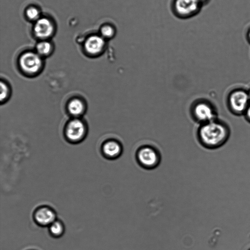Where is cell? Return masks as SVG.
Masks as SVG:
<instances>
[{
    "instance_id": "6da1fadb",
    "label": "cell",
    "mask_w": 250,
    "mask_h": 250,
    "mask_svg": "<svg viewBox=\"0 0 250 250\" xmlns=\"http://www.w3.org/2000/svg\"><path fill=\"white\" fill-rule=\"evenodd\" d=\"M227 131L221 124L213 121L204 123L199 130V137L204 146L209 148L219 146L225 139Z\"/></svg>"
},
{
    "instance_id": "7a4b0ae2",
    "label": "cell",
    "mask_w": 250,
    "mask_h": 250,
    "mask_svg": "<svg viewBox=\"0 0 250 250\" xmlns=\"http://www.w3.org/2000/svg\"><path fill=\"white\" fill-rule=\"evenodd\" d=\"M19 63L21 69L24 72L34 74L38 72L42 67V61L41 56L37 53L29 51L21 55Z\"/></svg>"
},
{
    "instance_id": "3957f363",
    "label": "cell",
    "mask_w": 250,
    "mask_h": 250,
    "mask_svg": "<svg viewBox=\"0 0 250 250\" xmlns=\"http://www.w3.org/2000/svg\"><path fill=\"white\" fill-rule=\"evenodd\" d=\"M33 30L36 37L41 40H46L53 35L55 26L49 18L41 17L35 21Z\"/></svg>"
},
{
    "instance_id": "277c9868",
    "label": "cell",
    "mask_w": 250,
    "mask_h": 250,
    "mask_svg": "<svg viewBox=\"0 0 250 250\" xmlns=\"http://www.w3.org/2000/svg\"><path fill=\"white\" fill-rule=\"evenodd\" d=\"M197 0H175L174 9L176 14L183 18H188L195 14L200 8Z\"/></svg>"
},
{
    "instance_id": "5b68a950",
    "label": "cell",
    "mask_w": 250,
    "mask_h": 250,
    "mask_svg": "<svg viewBox=\"0 0 250 250\" xmlns=\"http://www.w3.org/2000/svg\"><path fill=\"white\" fill-rule=\"evenodd\" d=\"M137 158L141 166L149 168L155 167L159 160V155L156 150L149 146H143L139 149Z\"/></svg>"
},
{
    "instance_id": "8992f818",
    "label": "cell",
    "mask_w": 250,
    "mask_h": 250,
    "mask_svg": "<svg viewBox=\"0 0 250 250\" xmlns=\"http://www.w3.org/2000/svg\"><path fill=\"white\" fill-rule=\"evenodd\" d=\"M105 40L100 35L88 37L84 43V48L87 53L91 55L101 54L105 47Z\"/></svg>"
},
{
    "instance_id": "52a82bcc",
    "label": "cell",
    "mask_w": 250,
    "mask_h": 250,
    "mask_svg": "<svg viewBox=\"0 0 250 250\" xmlns=\"http://www.w3.org/2000/svg\"><path fill=\"white\" fill-rule=\"evenodd\" d=\"M193 113L196 119L205 123L213 121L215 117V113L211 106L204 102H200L195 105Z\"/></svg>"
},
{
    "instance_id": "ba28073f",
    "label": "cell",
    "mask_w": 250,
    "mask_h": 250,
    "mask_svg": "<svg viewBox=\"0 0 250 250\" xmlns=\"http://www.w3.org/2000/svg\"><path fill=\"white\" fill-rule=\"evenodd\" d=\"M250 99L249 94L243 90L233 92L229 98V103L232 109L237 112L245 110Z\"/></svg>"
},
{
    "instance_id": "9c48e42d",
    "label": "cell",
    "mask_w": 250,
    "mask_h": 250,
    "mask_svg": "<svg viewBox=\"0 0 250 250\" xmlns=\"http://www.w3.org/2000/svg\"><path fill=\"white\" fill-rule=\"evenodd\" d=\"M85 132V127L83 123L78 120H72L68 124L66 134L67 137L72 141H77L82 139Z\"/></svg>"
},
{
    "instance_id": "30bf717a",
    "label": "cell",
    "mask_w": 250,
    "mask_h": 250,
    "mask_svg": "<svg viewBox=\"0 0 250 250\" xmlns=\"http://www.w3.org/2000/svg\"><path fill=\"white\" fill-rule=\"evenodd\" d=\"M36 221L40 225H51L55 221V214L50 208H42L38 210L35 214Z\"/></svg>"
},
{
    "instance_id": "8fae6325",
    "label": "cell",
    "mask_w": 250,
    "mask_h": 250,
    "mask_svg": "<svg viewBox=\"0 0 250 250\" xmlns=\"http://www.w3.org/2000/svg\"><path fill=\"white\" fill-rule=\"evenodd\" d=\"M103 150L106 157L114 158L118 157L122 153V148L119 143L115 141H109L106 142Z\"/></svg>"
},
{
    "instance_id": "7c38bea8",
    "label": "cell",
    "mask_w": 250,
    "mask_h": 250,
    "mask_svg": "<svg viewBox=\"0 0 250 250\" xmlns=\"http://www.w3.org/2000/svg\"><path fill=\"white\" fill-rule=\"evenodd\" d=\"M52 48V44L46 40H41L36 46L37 53L41 57L49 55Z\"/></svg>"
},
{
    "instance_id": "4fadbf2b",
    "label": "cell",
    "mask_w": 250,
    "mask_h": 250,
    "mask_svg": "<svg viewBox=\"0 0 250 250\" xmlns=\"http://www.w3.org/2000/svg\"><path fill=\"white\" fill-rule=\"evenodd\" d=\"M68 109L71 114L78 116L83 113L84 110V105L80 100L73 99L68 104Z\"/></svg>"
},
{
    "instance_id": "5bb4252c",
    "label": "cell",
    "mask_w": 250,
    "mask_h": 250,
    "mask_svg": "<svg viewBox=\"0 0 250 250\" xmlns=\"http://www.w3.org/2000/svg\"><path fill=\"white\" fill-rule=\"evenodd\" d=\"M100 33V35L105 40H109L115 35L116 29L112 25L105 24L101 27Z\"/></svg>"
},
{
    "instance_id": "9a60e30c",
    "label": "cell",
    "mask_w": 250,
    "mask_h": 250,
    "mask_svg": "<svg viewBox=\"0 0 250 250\" xmlns=\"http://www.w3.org/2000/svg\"><path fill=\"white\" fill-rule=\"evenodd\" d=\"M25 16L28 20L36 21L41 18L40 11L35 6H30L25 10Z\"/></svg>"
},
{
    "instance_id": "2e32d148",
    "label": "cell",
    "mask_w": 250,
    "mask_h": 250,
    "mask_svg": "<svg viewBox=\"0 0 250 250\" xmlns=\"http://www.w3.org/2000/svg\"><path fill=\"white\" fill-rule=\"evenodd\" d=\"M50 230L54 235L60 236L62 233L63 228L60 222L54 221L50 225Z\"/></svg>"
},
{
    "instance_id": "e0dca14e",
    "label": "cell",
    "mask_w": 250,
    "mask_h": 250,
    "mask_svg": "<svg viewBox=\"0 0 250 250\" xmlns=\"http://www.w3.org/2000/svg\"><path fill=\"white\" fill-rule=\"evenodd\" d=\"M9 94L8 87L7 85L3 82L0 83V100L2 102L4 101Z\"/></svg>"
},
{
    "instance_id": "ac0fdd59",
    "label": "cell",
    "mask_w": 250,
    "mask_h": 250,
    "mask_svg": "<svg viewBox=\"0 0 250 250\" xmlns=\"http://www.w3.org/2000/svg\"><path fill=\"white\" fill-rule=\"evenodd\" d=\"M246 112L248 118L250 119V106L247 108Z\"/></svg>"
},
{
    "instance_id": "d6986e66",
    "label": "cell",
    "mask_w": 250,
    "mask_h": 250,
    "mask_svg": "<svg viewBox=\"0 0 250 250\" xmlns=\"http://www.w3.org/2000/svg\"><path fill=\"white\" fill-rule=\"evenodd\" d=\"M200 3L205 1L206 0H197Z\"/></svg>"
},
{
    "instance_id": "ffe728a7",
    "label": "cell",
    "mask_w": 250,
    "mask_h": 250,
    "mask_svg": "<svg viewBox=\"0 0 250 250\" xmlns=\"http://www.w3.org/2000/svg\"><path fill=\"white\" fill-rule=\"evenodd\" d=\"M249 98H250V93H249Z\"/></svg>"
},
{
    "instance_id": "44dd1931",
    "label": "cell",
    "mask_w": 250,
    "mask_h": 250,
    "mask_svg": "<svg viewBox=\"0 0 250 250\" xmlns=\"http://www.w3.org/2000/svg\"><path fill=\"white\" fill-rule=\"evenodd\" d=\"M249 37H250V34H249Z\"/></svg>"
}]
</instances>
